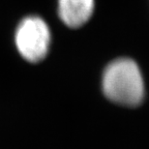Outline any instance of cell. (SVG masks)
Segmentation results:
<instances>
[{
  "label": "cell",
  "instance_id": "cell-1",
  "mask_svg": "<svg viewBox=\"0 0 149 149\" xmlns=\"http://www.w3.org/2000/svg\"><path fill=\"white\" fill-rule=\"evenodd\" d=\"M103 92L111 102L136 107L143 101L144 82L138 64L130 58L111 62L103 74Z\"/></svg>",
  "mask_w": 149,
  "mask_h": 149
},
{
  "label": "cell",
  "instance_id": "cell-2",
  "mask_svg": "<svg viewBox=\"0 0 149 149\" xmlns=\"http://www.w3.org/2000/svg\"><path fill=\"white\" fill-rule=\"evenodd\" d=\"M50 45V31L47 22L37 16L26 17L16 32V46L19 54L30 63L41 62Z\"/></svg>",
  "mask_w": 149,
  "mask_h": 149
},
{
  "label": "cell",
  "instance_id": "cell-3",
  "mask_svg": "<svg viewBox=\"0 0 149 149\" xmlns=\"http://www.w3.org/2000/svg\"><path fill=\"white\" fill-rule=\"evenodd\" d=\"M94 11V0H58V14L69 27L77 28L88 22Z\"/></svg>",
  "mask_w": 149,
  "mask_h": 149
}]
</instances>
